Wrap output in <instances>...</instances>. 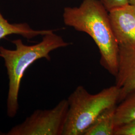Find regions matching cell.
Listing matches in <instances>:
<instances>
[{
	"label": "cell",
	"mask_w": 135,
	"mask_h": 135,
	"mask_svg": "<svg viewBox=\"0 0 135 135\" xmlns=\"http://www.w3.org/2000/svg\"><path fill=\"white\" fill-rule=\"evenodd\" d=\"M69 104L63 100L53 109L37 110L22 123L2 135H62Z\"/></svg>",
	"instance_id": "cell-4"
},
{
	"label": "cell",
	"mask_w": 135,
	"mask_h": 135,
	"mask_svg": "<svg viewBox=\"0 0 135 135\" xmlns=\"http://www.w3.org/2000/svg\"><path fill=\"white\" fill-rule=\"evenodd\" d=\"M135 120V90L128 95L116 107L115 126L123 125Z\"/></svg>",
	"instance_id": "cell-9"
},
{
	"label": "cell",
	"mask_w": 135,
	"mask_h": 135,
	"mask_svg": "<svg viewBox=\"0 0 135 135\" xmlns=\"http://www.w3.org/2000/svg\"><path fill=\"white\" fill-rule=\"evenodd\" d=\"M117 105L110 107L101 113L83 135H114Z\"/></svg>",
	"instance_id": "cell-7"
},
{
	"label": "cell",
	"mask_w": 135,
	"mask_h": 135,
	"mask_svg": "<svg viewBox=\"0 0 135 135\" xmlns=\"http://www.w3.org/2000/svg\"><path fill=\"white\" fill-rule=\"evenodd\" d=\"M112 28L119 46L135 45V7L131 4L109 12Z\"/></svg>",
	"instance_id": "cell-5"
},
{
	"label": "cell",
	"mask_w": 135,
	"mask_h": 135,
	"mask_svg": "<svg viewBox=\"0 0 135 135\" xmlns=\"http://www.w3.org/2000/svg\"><path fill=\"white\" fill-rule=\"evenodd\" d=\"M114 135H135V120L115 127Z\"/></svg>",
	"instance_id": "cell-10"
},
{
	"label": "cell",
	"mask_w": 135,
	"mask_h": 135,
	"mask_svg": "<svg viewBox=\"0 0 135 135\" xmlns=\"http://www.w3.org/2000/svg\"><path fill=\"white\" fill-rule=\"evenodd\" d=\"M129 4L135 7V0H129Z\"/></svg>",
	"instance_id": "cell-12"
},
{
	"label": "cell",
	"mask_w": 135,
	"mask_h": 135,
	"mask_svg": "<svg viewBox=\"0 0 135 135\" xmlns=\"http://www.w3.org/2000/svg\"><path fill=\"white\" fill-rule=\"evenodd\" d=\"M108 12L129 4V0H100Z\"/></svg>",
	"instance_id": "cell-11"
},
{
	"label": "cell",
	"mask_w": 135,
	"mask_h": 135,
	"mask_svg": "<svg viewBox=\"0 0 135 135\" xmlns=\"http://www.w3.org/2000/svg\"><path fill=\"white\" fill-rule=\"evenodd\" d=\"M65 24L89 35L96 44L102 66L114 77L118 72L119 45L112 28L109 12L100 0H84L78 7H66Z\"/></svg>",
	"instance_id": "cell-1"
},
{
	"label": "cell",
	"mask_w": 135,
	"mask_h": 135,
	"mask_svg": "<svg viewBox=\"0 0 135 135\" xmlns=\"http://www.w3.org/2000/svg\"><path fill=\"white\" fill-rule=\"evenodd\" d=\"M12 42L15 50L0 47V57L3 58L9 80V91L7 102V115L14 118L19 109L18 96L22 79L28 68L37 60L45 58L51 60L50 53L55 50L68 46L60 36L54 33V31L43 36L39 43L26 45L22 40L17 39Z\"/></svg>",
	"instance_id": "cell-2"
},
{
	"label": "cell",
	"mask_w": 135,
	"mask_h": 135,
	"mask_svg": "<svg viewBox=\"0 0 135 135\" xmlns=\"http://www.w3.org/2000/svg\"><path fill=\"white\" fill-rule=\"evenodd\" d=\"M52 31V30H35L27 23L11 24L0 13V40L12 34L19 35L28 39H32L39 35L44 36Z\"/></svg>",
	"instance_id": "cell-8"
},
{
	"label": "cell",
	"mask_w": 135,
	"mask_h": 135,
	"mask_svg": "<svg viewBox=\"0 0 135 135\" xmlns=\"http://www.w3.org/2000/svg\"><path fill=\"white\" fill-rule=\"evenodd\" d=\"M115 85L120 90L118 103L135 90V45L119 46Z\"/></svg>",
	"instance_id": "cell-6"
},
{
	"label": "cell",
	"mask_w": 135,
	"mask_h": 135,
	"mask_svg": "<svg viewBox=\"0 0 135 135\" xmlns=\"http://www.w3.org/2000/svg\"><path fill=\"white\" fill-rule=\"evenodd\" d=\"M120 90L115 85L95 94L78 86L68 98L69 109L62 135H83L97 117L106 109L117 105Z\"/></svg>",
	"instance_id": "cell-3"
}]
</instances>
